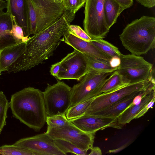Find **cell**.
Here are the masks:
<instances>
[{"label": "cell", "mask_w": 155, "mask_h": 155, "mask_svg": "<svg viewBox=\"0 0 155 155\" xmlns=\"http://www.w3.org/2000/svg\"><path fill=\"white\" fill-rule=\"evenodd\" d=\"M143 90L135 92L107 107L89 115L117 118L123 111L132 104L134 98L140 94Z\"/></svg>", "instance_id": "cell-16"}, {"label": "cell", "mask_w": 155, "mask_h": 155, "mask_svg": "<svg viewBox=\"0 0 155 155\" xmlns=\"http://www.w3.org/2000/svg\"><path fill=\"white\" fill-rule=\"evenodd\" d=\"M57 1H58L59 2H62V0H55Z\"/></svg>", "instance_id": "cell-41"}, {"label": "cell", "mask_w": 155, "mask_h": 155, "mask_svg": "<svg viewBox=\"0 0 155 155\" xmlns=\"http://www.w3.org/2000/svg\"><path fill=\"white\" fill-rule=\"evenodd\" d=\"M116 71L129 84L150 80L153 77V65L143 58L134 54L120 57Z\"/></svg>", "instance_id": "cell-7"}, {"label": "cell", "mask_w": 155, "mask_h": 155, "mask_svg": "<svg viewBox=\"0 0 155 155\" xmlns=\"http://www.w3.org/2000/svg\"><path fill=\"white\" fill-rule=\"evenodd\" d=\"M69 30L77 37L83 40L90 42L92 39L86 32L78 25H70Z\"/></svg>", "instance_id": "cell-31"}, {"label": "cell", "mask_w": 155, "mask_h": 155, "mask_svg": "<svg viewBox=\"0 0 155 155\" xmlns=\"http://www.w3.org/2000/svg\"><path fill=\"white\" fill-rule=\"evenodd\" d=\"M122 6L127 9L131 7L133 4V0H114Z\"/></svg>", "instance_id": "cell-36"}, {"label": "cell", "mask_w": 155, "mask_h": 155, "mask_svg": "<svg viewBox=\"0 0 155 155\" xmlns=\"http://www.w3.org/2000/svg\"><path fill=\"white\" fill-rule=\"evenodd\" d=\"M155 101V97H153L147 104L136 115L134 119L138 118L143 116L150 108L153 107Z\"/></svg>", "instance_id": "cell-33"}, {"label": "cell", "mask_w": 155, "mask_h": 155, "mask_svg": "<svg viewBox=\"0 0 155 155\" xmlns=\"http://www.w3.org/2000/svg\"><path fill=\"white\" fill-rule=\"evenodd\" d=\"M1 72H1V71H0V75H1Z\"/></svg>", "instance_id": "cell-42"}, {"label": "cell", "mask_w": 155, "mask_h": 155, "mask_svg": "<svg viewBox=\"0 0 155 155\" xmlns=\"http://www.w3.org/2000/svg\"><path fill=\"white\" fill-rule=\"evenodd\" d=\"M69 122L65 114L57 115L52 116H47L46 123L48 127L57 128L64 126Z\"/></svg>", "instance_id": "cell-28"}, {"label": "cell", "mask_w": 155, "mask_h": 155, "mask_svg": "<svg viewBox=\"0 0 155 155\" xmlns=\"http://www.w3.org/2000/svg\"><path fill=\"white\" fill-rule=\"evenodd\" d=\"M153 79L130 84L112 91L101 94L94 97L85 114H91L101 110L121 99L145 88Z\"/></svg>", "instance_id": "cell-9"}, {"label": "cell", "mask_w": 155, "mask_h": 155, "mask_svg": "<svg viewBox=\"0 0 155 155\" xmlns=\"http://www.w3.org/2000/svg\"><path fill=\"white\" fill-rule=\"evenodd\" d=\"M10 107L13 117L35 131H39L46 123L43 94L38 89L29 87L13 94Z\"/></svg>", "instance_id": "cell-2"}, {"label": "cell", "mask_w": 155, "mask_h": 155, "mask_svg": "<svg viewBox=\"0 0 155 155\" xmlns=\"http://www.w3.org/2000/svg\"><path fill=\"white\" fill-rule=\"evenodd\" d=\"M129 84H130L128 81L116 71L109 77L96 96L112 91Z\"/></svg>", "instance_id": "cell-21"}, {"label": "cell", "mask_w": 155, "mask_h": 155, "mask_svg": "<svg viewBox=\"0 0 155 155\" xmlns=\"http://www.w3.org/2000/svg\"><path fill=\"white\" fill-rule=\"evenodd\" d=\"M56 146L65 155L71 153L78 155H86L87 150H82L73 143L60 139H54Z\"/></svg>", "instance_id": "cell-24"}, {"label": "cell", "mask_w": 155, "mask_h": 155, "mask_svg": "<svg viewBox=\"0 0 155 155\" xmlns=\"http://www.w3.org/2000/svg\"><path fill=\"white\" fill-rule=\"evenodd\" d=\"M64 6L66 10L75 14L85 4L84 0H62Z\"/></svg>", "instance_id": "cell-30"}, {"label": "cell", "mask_w": 155, "mask_h": 155, "mask_svg": "<svg viewBox=\"0 0 155 155\" xmlns=\"http://www.w3.org/2000/svg\"><path fill=\"white\" fill-rule=\"evenodd\" d=\"M14 24L13 20L10 14L7 12L0 13V51L18 44L12 33Z\"/></svg>", "instance_id": "cell-17"}, {"label": "cell", "mask_w": 155, "mask_h": 155, "mask_svg": "<svg viewBox=\"0 0 155 155\" xmlns=\"http://www.w3.org/2000/svg\"><path fill=\"white\" fill-rule=\"evenodd\" d=\"M14 145L35 153L36 155H64L55 145L54 139L46 132L21 139Z\"/></svg>", "instance_id": "cell-12"}, {"label": "cell", "mask_w": 155, "mask_h": 155, "mask_svg": "<svg viewBox=\"0 0 155 155\" xmlns=\"http://www.w3.org/2000/svg\"><path fill=\"white\" fill-rule=\"evenodd\" d=\"M131 140H128L125 143L123 144L121 146H120L118 148L115 149L110 150L108 152L109 153H116L119 152L123 150L124 149L128 146L131 143Z\"/></svg>", "instance_id": "cell-37"}, {"label": "cell", "mask_w": 155, "mask_h": 155, "mask_svg": "<svg viewBox=\"0 0 155 155\" xmlns=\"http://www.w3.org/2000/svg\"><path fill=\"white\" fill-rule=\"evenodd\" d=\"M46 133L53 139L66 140L84 150H90L94 142V134L82 131L69 121L67 124L61 127H48Z\"/></svg>", "instance_id": "cell-10"}, {"label": "cell", "mask_w": 155, "mask_h": 155, "mask_svg": "<svg viewBox=\"0 0 155 155\" xmlns=\"http://www.w3.org/2000/svg\"><path fill=\"white\" fill-rule=\"evenodd\" d=\"M105 0H86L83 21L84 31L92 39H103L109 31L105 18Z\"/></svg>", "instance_id": "cell-4"}, {"label": "cell", "mask_w": 155, "mask_h": 155, "mask_svg": "<svg viewBox=\"0 0 155 155\" xmlns=\"http://www.w3.org/2000/svg\"><path fill=\"white\" fill-rule=\"evenodd\" d=\"M85 0V1H86V0Z\"/></svg>", "instance_id": "cell-43"}, {"label": "cell", "mask_w": 155, "mask_h": 155, "mask_svg": "<svg viewBox=\"0 0 155 155\" xmlns=\"http://www.w3.org/2000/svg\"><path fill=\"white\" fill-rule=\"evenodd\" d=\"M75 126L86 133L95 134L98 130L108 127L120 128L117 118L84 114L75 119L69 120Z\"/></svg>", "instance_id": "cell-13"}, {"label": "cell", "mask_w": 155, "mask_h": 155, "mask_svg": "<svg viewBox=\"0 0 155 155\" xmlns=\"http://www.w3.org/2000/svg\"><path fill=\"white\" fill-rule=\"evenodd\" d=\"M60 62V68L56 78L59 80L73 79L80 81L90 70L87 56L75 49Z\"/></svg>", "instance_id": "cell-8"}, {"label": "cell", "mask_w": 155, "mask_h": 155, "mask_svg": "<svg viewBox=\"0 0 155 155\" xmlns=\"http://www.w3.org/2000/svg\"><path fill=\"white\" fill-rule=\"evenodd\" d=\"M31 34H35L36 30L38 17L35 9L31 0H28Z\"/></svg>", "instance_id": "cell-29"}, {"label": "cell", "mask_w": 155, "mask_h": 155, "mask_svg": "<svg viewBox=\"0 0 155 155\" xmlns=\"http://www.w3.org/2000/svg\"><path fill=\"white\" fill-rule=\"evenodd\" d=\"M90 42L110 57L120 58L122 54L116 47L102 39H92Z\"/></svg>", "instance_id": "cell-23"}, {"label": "cell", "mask_w": 155, "mask_h": 155, "mask_svg": "<svg viewBox=\"0 0 155 155\" xmlns=\"http://www.w3.org/2000/svg\"><path fill=\"white\" fill-rule=\"evenodd\" d=\"M75 15L73 12L66 10L57 21L28 38L24 51L9 66L7 71L15 73L26 71L48 59L63 41L61 37L69 29Z\"/></svg>", "instance_id": "cell-1"}, {"label": "cell", "mask_w": 155, "mask_h": 155, "mask_svg": "<svg viewBox=\"0 0 155 155\" xmlns=\"http://www.w3.org/2000/svg\"><path fill=\"white\" fill-rule=\"evenodd\" d=\"M104 7L105 20L109 28L116 23L120 14L127 9L114 0H105Z\"/></svg>", "instance_id": "cell-20"}, {"label": "cell", "mask_w": 155, "mask_h": 155, "mask_svg": "<svg viewBox=\"0 0 155 155\" xmlns=\"http://www.w3.org/2000/svg\"><path fill=\"white\" fill-rule=\"evenodd\" d=\"M94 98L70 107L65 114L67 119H75L85 114Z\"/></svg>", "instance_id": "cell-22"}, {"label": "cell", "mask_w": 155, "mask_h": 155, "mask_svg": "<svg viewBox=\"0 0 155 155\" xmlns=\"http://www.w3.org/2000/svg\"><path fill=\"white\" fill-rule=\"evenodd\" d=\"M86 56L91 70L99 71L113 72L118 68L112 67L109 61Z\"/></svg>", "instance_id": "cell-25"}, {"label": "cell", "mask_w": 155, "mask_h": 155, "mask_svg": "<svg viewBox=\"0 0 155 155\" xmlns=\"http://www.w3.org/2000/svg\"><path fill=\"white\" fill-rule=\"evenodd\" d=\"M0 155H36V154L33 151L13 144L5 145L0 147Z\"/></svg>", "instance_id": "cell-26"}, {"label": "cell", "mask_w": 155, "mask_h": 155, "mask_svg": "<svg viewBox=\"0 0 155 155\" xmlns=\"http://www.w3.org/2000/svg\"><path fill=\"white\" fill-rule=\"evenodd\" d=\"M26 41L7 47L0 51V70L7 71L8 68L24 52Z\"/></svg>", "instance_id": "cell-19"}, {"label": "cell", "mask_w": 155, "mask_h": 155, "mask_svg": "<svg viewBox=\"0 0 155 155\" xmlns=\"http://www.w3.org/2000/svg\"><path fill=\"white\" fill-rule=\"evenodd\" d=\"M71 88L64 81L48 84L43 92L47 116L65 114L71 106Z\"/></svg>", "instance_id": "cell-6"}, {"label": "cell", "mask_w": 155, "mask_h": 155, "mask_svg": "<svg viewBox=\"0 0 155 155\" xmlns=\"http://www.w3.org/2000/svg\"><path fill=\"white\" fill-rule=\"evenodd\" d=\"M112 73L90 69L71 87V106L95 97Z\"/></svg>", "instance_id": "cell-5"}, {"label": "cell", "mask_w": 155, "mask_h": 155, "mask_svg": "<svg viewBox=\"0 0 155 155\" xmlns=\"http://www.w3.org/2000/svg\"><path fill=\"white\" fill-rule=\"evenodd\" d=\"M60 67V62L52 64L51 66L50 71L51 74L56 78L59 73Z\"/></svg>", "instance_id": "cell-34"}, {"label": "cell", "mask_w": 155, "mask_h": 155, "mask_svg": "<svg viewBox=\"0 0 155 155\" xmlns=\"http://www.w3.org/2000/svg\"><path fill=\"white\" fill-rule=\"evenodd\" d=\"M109 62L112 67L118 68L120 63V58L116 57L111 58Z\"/></svg>", "instance_id": "cell-38"}, {"label": "cell", "mask_w": 155, "mask_h": 155, "mask_svg": "<svg viewBox=\"0 0 155 155\" xmlns=\"http://www.w3.org/2000/svg\"><path fill=\"white\" fill-rule=\"evenodd\" d=\"M9 107L10 102H8L3 93L0 91V134L6 124L7 112Z\"/></svg>", "instance_id": "cell-27"}, {"label": "cell", "mask_w": 155, "mask_h": 155, "mask_svg": "<svg viewBox=\"0 0 155 155\" xmlns=\"http://www.w3.org/2000/svg\"><path fill=\"white\" fill-rule=\"evenodd\" d=\"M7 11L22 29L24 37L31 34L28 0H7Z\"/></svg>", "instance_id": "cell-14"}, {"label": "cell", "mask_w": 155, "mask_h": 155, "mask_svg": "<svg viewBox=\"0 0 155 155\" xmlns=\"http://www.w3.org/2000/svg\"><path fill=\"white\" fill-rule=\"evenodd\" d=\"M12 33L18 44L23 42L24 37L23 30L20 27L14 23L13 27Z\"/></svg>", "instance_id": "cell-32"}, {"label": "cell", "mask_w": 155, "mask_h": 155, "mask_svg": "<svg viewBox=\"0 0 155 155\" xmlns=\"http://www.w3.org/2000/svg\"><path fill=\"white\" fill-rule=\"evenodd\" d=\"M37 12L38 19L35 34L59 20L66 9L63 2L55 0H31Z\"/></svg>", "instance_id": "cell-11"}, {"label": "cell", "mask_w": 155, "mask_h": 155, "mask_svg": "<svg viewBox=\"0 0 155 155\" xmlns=\"http://www.w3.org/2000/svg\"><path fill=\"white\" fill-rule=\"evenodd\" d=\"M0 0V13L2 12L4 9L7 8V2Z\"/></svg>", "instance_id": "cell-40"}, {"label": "cell", "mask_w": 155, "mask_h": 155, "mask_svg": "<svg viewBox=\"0 0 155 155\" xmlns=\"http://www.w3.org/2000/svg\"><path fill=\"white\" fill-rule=\"evenodd\" d=\"M63 38V41L65 43L86 55L109 62L111 58L90 42L78 37L69 29Z\"/></svg>", "instance_id": "cell-15"}, {"label": "cell", "mask_w": 155, "mask_h": 155, "mask_svg": "<svg viewBox=\"0 0 155 155\" xmlns=\"http://www.w3.org/2000/svg\"><path fill=\"white\" fill-rule=\"evenodd\" d=\"M89 155H101L102 152L101 149L98 147H93L91 149Z\"/></svg>", "instance_id": "cell-39"}, {"label": "cell", "mask_w": 155, "mask_h": 155, "mask_svg": "<svg viewBox=\"0 0 155 155\" xmlns=\"http://www.w3.org/2000/svg\"><path fill=\"white\" fill-rule=\"evenodd\" d=\"M138 3L147 8H151L155 5V0H136Z\"/></svg>", "instance_id": "cell-35"}, {"label": "cell", "mask_w": 155, "mask_h": 155, "mask_svg": "<svg viewBox=\"0 0 155 155\" xmlns=\"http://www.w3.org/2000/svg\"><path fill=\"white\" fill-rule=\"evenodd\" d=\"M154 97L155 88L143 96L138 103L130 105L123 111L117 118L118 124L122 126L129 123Z\"/></svg>", "instance_id": "cell-18"}, {"label": "cell", "mask_w": 155, "mask_h": 155, "mask_svg": "<svg viewBox=\"0 0 155 155\" xmlns=\"http://www.w3.org/2000/svg\"><path fill=\"white\" fill-rule=\"evenodd\" d=\"M124 48L132 54H144L155 47V18L143 15L127 24L119 35Z\"/></svg>", "instance_id": "cell-3"}]
</instances>
